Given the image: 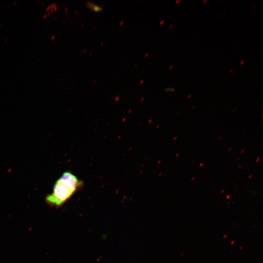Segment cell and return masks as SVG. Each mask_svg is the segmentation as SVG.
<instances>
[{"label":"cell","mask_w":263,"mask_h":263,"mask_svg":"<svg viewBox=\"0 0 263 263\" xmlns=\"http://www.w3.org/2000/svg\"><path fill=\"white\" fill-rule=\"evenodd\" d=\"M244 60H242V61H241L240 65H242L243 64H244Z\"/></svg>","instance_id":"4"},{"label":"cell","mask_w":263,"mask_h":263,"mask_svg":"<svg viewBox=\"0 0 263 263\" xmlns=\"http://www.w3.org/2000/svg\"><path fill=\"white\" fill-rule=\"evenodd\" d=\"M179 2V0H176V3H178Z\"/></svg>","instance_id":"5"},{"label":"cell","mask_w":263,"mask_h":263,"mask_svg":"<svg viewBox=\"0 0 263 263\" xmlns=\"http://www.w3.org/2000/svg\"><path fill=\"white\" fill-rule=\"evenodd\" d=\"M83 182L70 171H65L55 182L52 192L48 195L46 202L50 206L59 207L83 187Z\"/></svg>","instance_id":"1"},{"label":"cell","mask_w":263,"mask_h":263,"mask_svg":"<svg viewBox=\"0 0 263 263\" xmlns=\"http://www.w3.org/2000/svg\"><path fill=\"white\" fill-rule=\"evenodd\" d=\"M86 5L88 8L95 12H98L103 10V7L102 6L96 4L91 1H88L86 2Z\"/></svg>","instance_id":"2"},{"label":"cell","mask_w":263,"mask_h":263,"mask_svg":"<svg viewBox=\"0 0 263 263\" xmlns=\"http://www.w3.org/2000/svg\"><path fill=\"white\" fill-rule=\"evenodd\" d=\"M190 96H191V94L188 95V98H189V97H190Z\"/></svg>","instance_id":"7"},{"label":"cell","mask_w":263,"mask_h":263,"mask_svg":"<svg viewBox=\"0 0 263 263\" xmlns=\"http://www.w3.org/2000/svg\"><path fill=\"white\" fill-rule=\"evenodd\" d=\"M206 0H204V2H206Z\"/></svg>","instance_id":"9"},{"label":"cell","mask_w":263,"mask_h":263,"mask_svg":"<svg viewBox=\"0 0 263 263\" xmlns=\"http://www.w3.org/2000/svg\"><path fill=\"white\" fill-rule=\"evenodd\" d=\"M231 71H232V69H230V71L229 72V73H230Z\"/></svg>","instance_id":"6"},{"label":"cell","mask_w":263,"mask_h":263,"mask_svg":"<svg viewBox=\"0 0 263 263\" xmlns=\"http://www.w3.org/2000/svg\"><path fill=\"white\" fill-rule=\"evenodd\" d=\"M172 66H173V65H171L169 69H170L172 67Z\"/></svg>","instance_id":"8"},{"label":"cell","mask_w":263,"mask_h":263,"mask_svg":"<svg viewBox=\"0 0 263 263\" xmlns=\"http://www.w3.org/2000/svg\"><path fill=\"white\" fill-rule=\"evenodd\" d=\"M166 92L170 91V92H174L175 91V89L173 88H167L165 90Z\"/></svg>","instance_id":"3"}]
</instances>
